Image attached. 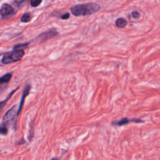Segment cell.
<instances>
[{"instance_id":"10","label":"cell","mask_w":160,"mask_h":160,"mask_svg":"<svg viewBox=\"0 0 160 160\" xmlns=\"http://www.w3.org/2000/svg\"><path fill=\"white\" fill-rule=\"evenodd\" d=\"M32 20V15L30 13H25L21 18L20 21L22 23H28Z\"/></svg>"},{"instance_id":"17","label":"cell","mask_w":160,"mask_h":160,"mask_svg":"<svg viewBox=\"0 0 160 160\" xmlns=\"http://www.w3.org/2000/svg\"><path fill=\"white\" fill-rule=\"evenodd\" d=\"M52 160H59V159L58 158H53L52 159Z\"/></svg>"},{"instance_id":"12","label":"cell","mask_w":160,"mask_h":160,"mask_svg":"<svg viewBox=\"0 0 160 160\" xmlns=\"http://www.w3.org/2000/svg\"><path fill=\"white\" fill-rule=\"evenodd\" d=\"M42 1L43 0H32L31 6L32 7H37L41 3Z\"/></svg>"},{"instance_id":"8","label":"cell","mask_w":160,"mask_h":160,"mask_svg":"<svg viewBox=\"0 0 160 160\" xmlns=\"http://www.w3.org/2000/svg\"><path fill=\"white\" fill-rule=\"evenodd\" d=\"M127 25V22L125 19L123 18H118L116 21V25L117 27L120 28H123L124 27H125Z\"/></svg>"},{"instance_id":"15","label":"cell","mask_w":160,"mask_h":160,"mask_svg":"<svg viewBox=\"0 0 160 160\" xmlns=\"http://www.w3.org/2000/svg\"><path fill=\"white\" fill-rule=\"evenodd\" d=\"M70 14L69 13H65L61 16H60V18L62 20H68L70 18Z\"/></svg>"},{"instance_id":"7","label":"cell","mask_w":160,"mask_h":160,"mask_svg":"<svg viewBox=\"0 0 160 160\" xmlns=\"http://www.w3.org/2000/svg\"><path fill=\"white\" fill-rule=\"evenodd\" d=\"M130 122H135V123H142L143 122V121H142L140 119H129L127 118H122L121 119L119 120V121H113L112 122V124L115 125V126H123V125H126L127 124H128Z\"/></svg>"},{"instance_id":"1","label":"cell","mask_w":160,"mask_h":160,"mask_svg":"<svg viewBox=\"0 0 160 160\" xmlns=\"http://www.w3.org/2000/svg\"><path fill=\"white\" fill-rule=\"evenodd\" d=\"M101 9L98 4L95 3H88L86 4H80L75 5L71 8V13L75 17L89 16L93 15Z\"/></svg>"},{"instance_id":"4","label":"cell","mask_w":160,"mask_h":160,"mask_svg":"<svg viewBox=\"0 0 160 160\" xmlns=\"http://www.w3.org/2000/svg\"><path fill=\"white\" fill-rule=\"evenodd\" d=\"M1 18L2 20L7 19L13 17L16 14V10L10 5L4 3L1 7Z\"/></svg>"},{"instance_id":"5","label":"cell","mask_w":160,"mask_h":160,"mask_svg":"<svg viewBox=\"0 0 160 160\" xmlns=\"http://www.w3.org/2000/svg\"><path fill=\"white\" fill-rule=\"evenodd\" d=\"M58 35H59V33L58 32L56 29L53 28H51V29L49 30L47 32H43V33L40 34L36 38V40L39 43H43V42L48 40L49 39L56 37Z\"/></svg>"},{"instance_id":"2","label":"cell","mask_w":160,"mask_h":160,"mask_svg":"<svg viewBox=\"0 0 160 160\" xmlns=\"http://www.w3.org/2000/svg\"><path fill=\"white\" fill-rule=\"evenodd\" d=\"M18 110L17 106H13L10 109H9L3 116L2 124L0 128L2 134L6 135L8 133V127L10 125L13 126V128H16L17 124V117L18 116Z\"/></svg>"},{"instance_id":"9","label":"cell","mask_w":160,"mask_h":160,"mask_svg":"<svg viewBox=\"0 0 160 160\" xmlns=\"http://www.w3.org/2000/svg\"><path fill=\"white\" fill-rule=\"evenodd\" d=\"M12 73H8L3 75V76L1 77V80H0V82L1 83H8L10 80H11L12 77Z\"/></svg>"},{"instance_id":"14","label":"cell","mask_w":160,"mask_h":160,"mask_svg":"<svg viewBox=\"0 0 160 160\" xmlns=\"http://www.w3.org/2000/svg\"><path fill=\"white\" fill-rule=\"evenodd\" d=\"M131 16L133 18H135V19H138L140 17V14L139 12H132L131 13Z\"/></svg>"},{"instance_id":"13","label":"cell","mask_w":160,"mask_h":160,"mask_svg":"<svg viewBox=\"0 0 160 160\" xmlns=\"http://www.w3.org/2000/svg\"><path fill=\"white\" fill-rule=\"evenodd\" d=\"M30 43H21V44H18L14 46V50H22V48L27 47Z\"/></svg>"},{"instance_id":"16","label":"cell","mask_w":160,"mask_h":160,"mask_svg":"<svg viewBox=\"0 0 160 160\" xmlns=\"http://www.w3.org/2000/svg\"><path fill=\"white\" fill-rule=\"evenodd\" d=\"M25 0H15V2L17 4H20L22 3H23Z\"/></svg>"},{"instance_id":"11","label":"cell","mask_w":160,"mask_h":160,"mask_svg":"<svg viewBox=\"0 0 160 160\" xmlns=\"http://www.w3.org/2000/svg\"><path fill=\"white\" fill-rule=\"evenodd\" d=\"M18 87L17 88V89H15V90H13L8 95V96L7 97V98L4 100V101H2L1 102V109H2L3 108V106H5V104L7 103V102L11 98V97L12 96V95H13V93L15 92V91H17V90H18Z\"/></svg>"},{"instance_id":"3","label":"cell","mask_w":160,"mask_h":160,"mask_svg":"<svg viewBox=\"0 0 160 160\" xmlns=\"http://www.w3.org/2000/svg\"><path fill=\"white\" fill-rule=\"evenodd\" d=\"M24 55L25 51L23 50H13L3 55L2 58V63L7 65L17 62L21 60Z\"/></svg>"},{"instance_id":"6","label":"cell","mask_w":160,"mask_h":160,"mask_svg":"<svg viewBox=\"0 0 160 160\" xmlns=\"http://www.w3.org/2000/svg\"><path fill=\"white\" fill-rule=\"evenodd\" d=\"M30 90H31L30 85H29V84L27 85L25 87V89H24V91L23 92V95H22V98H21V100H20V106H19L18 110V116L20 114V112L22 109V108H23L24 103H25V98L29 95Z\"/></svg>"}]
</instances>
